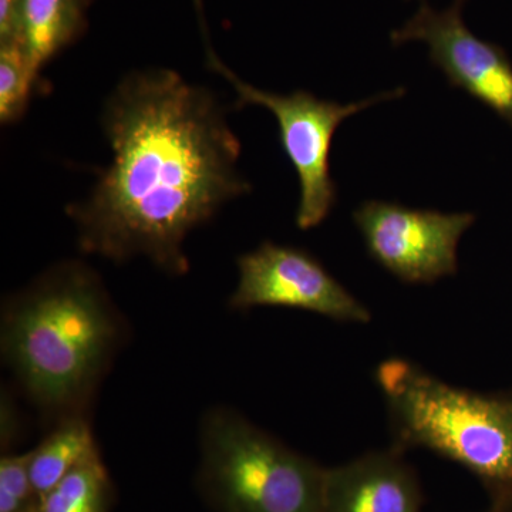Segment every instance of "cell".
Masks as SVG:
<instances>
[{"label":"cell","mask_w":512,"mask_h":512,"mask_svg":"<svg viewBox=\"0 0 512 512\" xmlns=\"http://www.w3.org/2000/svg\"><path fill=\"white\" fill-rule=\"evenodd\" d=\"M103 128L111 163L67 208L80 251L117 264L144 256L165 274H187L188 234L251 191L221 101L174 70H137L110 94Z\"/></svg>","instance_id":"1"},{"label":"cell","mask_w":512,"mask_h":512,"mask_svg":"<svg viewBox=\"0 0 512 512\" xmlns=\"http://www.w3.org/2000/svg\"><path fill=\"white\" fill-rule=\"evenodd\" d=\"M123 336L119 311L96 272L82 262L53 266L3 311L6 363L30 400L56 423L86 416Z\"/></svg>","instance_id":"2"},{"label":"cell","mask_w":512,"mask_h":512,"mask_svg":"<svg viewBox=\"0 0 512 512\" xmlns=\"http://www.w3.org/2000/svg\"><path fill=\"white\" fill-rule=\"evenodd\" d=\"M376 382L386 402L392 446L424 448L466 468L491 503L512 498V389L474 392L403 357L380 363Z\"/></svg>","instance_id":"3"},{"label":"cell","mask_w":512,"mask_h":512,"mask_svg":"<svg viewBox=\"0 0 512 512\" xmlns=\"http://www.w3.org/2000/svg\"><path fill=\"white\" fill-rule=\"evenodd\" d=\"M201 483L221 512H322L325 468L229 409L201 427Z\"/></svg>","instance_id":"4"},{"label":"cell","mask_w":512,"mask_h":512,"mask_svg":"<svg viewBox=\"0 0 512 512\" xmlns=\"http://www.w3.org/2000/svg\"><path fill=\"white\" fill-rule=\"evenodd\" d=\"M200 13L202 35L207 50V66L225 80L238 94L239 109L255 104L271 110L278 120L281 130V143L286 156L292 161L299 183H301V201L296 212V224L306 231L318 227L326 220L336 204V184L330 175V148L333 136L343 120L373 106L383 100L399 99L404 89L380 93L372 99L357 101L352 104L333 103V101L316 99L308 92L292 94H276L256 89L237 74L228 69L214 52L208 40L204 16H202L201 0H195Z\"/></svg>","instance_id":"5"},{"label":"cell","mask_w":512,"mask_h":512,"mask_svg":"<svg viewBox=\"0 0 512 512\" xmlns=\"http://www.w3.org/2000/svg\"><path fill=\"white\" fill-rule=\"evenodd\" d=\"M353 220L377 264L404 284L430 285L457 274L458 242L476 217L367 201Z\"/></svg>","instance_id":"6"},{"label":"cell","mask_w":512,"mask_h":512,"mask_svg":"<svg viewBox=\"0 0 512 512\" xmlns=\"http://www.w3.org/2000/svg\"><path fill=\"white\" fill-rule=\"evenodd\" d=\"M239 281L229 299L235 311L281 306L318 313L338 322L369 323L367 306L355 298L305 249L266 241L239 256Z\"/></svg>","instance_id":"7"},{"label":"cell","mask_w":512,"mask_h":512,"mask_svg":"<svg viewBox=\"0 0 512 512\" xmlns=\"http://www.w3.org/2000/svg\"><path fill=\"white\" fill-rule=\"evenodd\" d=\"M466 0L437 12L421 2L419 12L402 29L392 33L393 45L424 42L431 62L446 74L448 82L494 110L512 126V63L494 43L478 39L463 20Z\"/></svg>","instance_id":"8"},{"label":"cell","mask_w":512,"mask_h":512,"mask_svg":"<svg viewBox=\"0 0 512 512\" xmlns=\"http://www.w3.org/2000/svg\"><path fill=\"white\" fill-rule=\"evenodd\" d=\"M404 453L390 446L325 468L322 512H421L423 488Z\"/></svg>","instance_id":"9"},{"label":"cell","mask_w":512,"mask_h":512,"mask_svg":"<svg viewBox=\"0 0 512 512\" xmlns=\"http://www.w3.org/2000/svg\"><path fill=\"white\" fill-rule=\"evenodd\" d=\"M84 0H22L18 40L37 74L84 29Z\"/></svg>","instance_id":"10"},{"label":"cell","mask_w":512,"mask_h":512,"mask_svg":"<svg viewBox=\"0 0 512 512\" xmlns=\"http://www.w3.org/2000/svg\"><path fill=\"white\" fill-rule=\"evenodd\" d=\"M94 447L96 441L86 416L57 421L52 433L32 450L30 478L40 504Z\"/></svg>","instance_id":"11"},{"label":"cell","mask_w":512,"mask_h":512,"mask_svg":"<svg viewBox=\"0 0 512 512\" xmlns=\"http://www.w3.org/2000/svg\"><path fill=\"white\" fill-rule=\"evenodd\" d=\"M110 498L109 473L96 446L46 495L40 512H107Z\"/></svg>","instance_id":"12"},{"label":"cell","mask_w":512,"mask_h":512,"mask_svg":"<svg viewBox=\"0 0 512 512\" xmlns=\"http://www.w3.org/2000/svg\"><path fill=\"white\" fill-rule=\"evenodd\" d=\"M39 82L19 40L0 43V121L12 124L28 110L30 97Z\"/></svg>","instance_id":"13"},{"label":"cell","mask_w":512,"mask_h":512,"mask_svg":"<svg viewBox=\"0 0 512 512\" xmlns=\"http://www.w3.org/2000/svg\"><path fill=\"white\" fill-rule=\"evenodd\" d=\"M32 450L0 460V512H30L40 500L30 478Z\"/></svg>","instance_id":"14"},{"label":"cell","mask_w":512,"mask_h":512,"mask_svg":"<svg viewBox=\"0 0 512 512\" xmlns=\"http://www.w3.org/2000/svg\"><path fill=\"white\" fill-rule=\"evenodd\" d=\"M22 0H0V43L18 40Z\"/></svg>","instance_id":"15"},{"label":"cell","mask_w":512,"mask_h":512,"mask_svg":"<svg viewBox=\"0 0 512 512\" xmlns=\"http://www.w3.org/2000/svg\"><path fill=\"white\" fill-rule=\"evenodd\" d=\"M487 512H512V498L503 501H495L491 503L490 510Z\"/></svg>","instance_id":"16"},{"label":"cell","mask_w":512,"mask_h":512,"mask_svg":"<svg viewBox=\"0 0 512 512\" xmlns=\"http://www.w3.org/2000/svg\"><path fill=\"white\" fill-rule=\"evenodd\" d=\"M86 2V5L89 6V3L92 2V0H84Z\"/></svg>","instance_id":"17"},{"label":"cell","mask_w":512,"mask_h":512,"mask_svg":"<svg viewBox=\"0 0 512 512\" xmlns=\"http://www.w3.org/2000/svg\"><path fill=\"white\" fill-rule=\"evenodd\" d=\"M30 512H40V507L36 508V510L30 511Z\"/></svg>","instance_id":"18"},{"label":"cell","mask_w":512,"mask_h":512,"mask_svg":"<svg viewBox=\"0 0 512 512\" xmlns=\"http://www.w3.org/2000/svg\"><path fill=\"white\" fill-rule=\"evenodd\" d=\"M421 2H423V0H421Z\"/></svg>","instance_id":"19"}]
</instances>
